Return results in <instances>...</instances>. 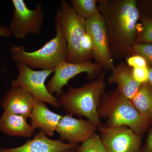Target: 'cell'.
<instances>
[{
  "label": "cell",
  "instance_id": "obj_1",
  "mask_svg": "<svg viewBox=\"0 0 152 152\" xmlns=\"http://www.w3.org/2000/svg\"><path fill=\"white\" fill-rule=\"evenodd\" d=\"M98 7L102 16L113 60L126 59L134 55L140 17L136 0H99Z\"/></svg>",
  "mask_w": 152,
  "mask_h": 152
},
{
  "label": "cell",
  "instance_id": "obj_2",
  "mask_svg": "<svg viewBox=\"0 0 152 152\" xmlns=\"http://www.w3.org/2000/svg\"><path fill=\"white\" fill-rule=\"evenodd\" d=\"M105 70L97 78L80 88L69 87L58 97L64 110L77 116L86 117L99 127L103 125L98 115L102 97L105 93Z\"/></svg>",
  "mask_w": 152,
  "mask_h": 152
},
{
  "label": "cell",
  "instance_id": "obj_3",
  "mask_svg": "<svg viewBox=\"0 0 152 152\" xmlns=\"http://www.w3.org/2000/svg\"><path fill=\"white\" fill-rule=\"evenodd\" d=\"M98 113L101 119L106 120L104 126L112 128L126 126L141 136L152 123L142 116L130 100L122 95L117 88L104 94Z\"/></svg>",
  "mask_w": 152,
  "mask_h": 152
},
{
  "label": "cell",
  "instance_id": "obj_4",
  "mask_svg": "<svg viewBox=\"0 0 152 152\" xmlns=\"http://www.w3.org/2000/svg\"><path fill=\"white\" fill-rule=\"evenodd\" d=\"M55 27L56 35L54 37L35 51H26L24 46H14L10 49L12 60L31 69L40 70H55L60 64L66 61V42L57 14Z\"/></svg>",
  "mask_w": 152,
  "mask_h": 152
},
{
  "label": "cell",
  "instance_id": "obj_5",
  "mask_svg": "<svg viewBox=\"0 0 152 152\" xmlns=\"http://www.w3.org/2000/svg\"><path fill=\"white\" fill-rule=\"evenodd\" d=\"M57 14L66 42V61L70 63L88 61L80 45L82 38L86 32V20L79 16L70 3L65 0L61 1Z\"/></svg>",
  "mask_w": 152,
  "mask_h": 152
},
{
  "label": "cell",
  "instance_id": "obj_6",
  "mask_svg": "<svg viewBox=\"0 0 152 152\" xmlns=\"http://www.w3.org/2000/svg\"><path fill=\"white\" fill-rule=\"evenodd\" d=\"M13 16L9 29L16 39H23L30 34L40 33L45 16L40 2L34 10L28 8L23 0H12Z\"/></svg>",
  "mask_w": 152,
  "mask_h": 152
},
{
  "label": "cell",
  "instance_id": "obj_7",
  "mask_svg": "<svg viewBox=\"0 0 152 152\" xmlns=\"http://www.w3.org/2000/svg\"><path fill=\"white\" fill-rule=\"evenodd\" d=\"M16 66L18 75L12 81L11 86L21 87L38 100L54 107L58 108L61 107L58 98L49 93L45 84L46 80L55 70H34L27 66L18 63H16Z\"/></svg>",
  "mask_w": 152,
  "mask_h": 152
},
{
  "label": "cell",
  "instance_id": "obj_8",
  "mask_svg": "<svg viewBox=\"0 0 152 152\" xmlns=\"http://www.w3.org/2000/svg\"><path fill=\"white\" fill-rule=\"evenodd\" d=\"M102 67L91 61L77 63H70L66 61L60 64L55 69L54 75L46 85L47 88L50 94L56 93L57 97L63 94L62 89L68 85L70 79L83 73L87 74L88 78H94L102 73Z\"/></svg>",
  "mask_w": 152,
  "mask_h": 152
},
{
  "label": "cell",
  "instance_id": "obj_9",
  "mask_svg": "<svg viewBox=\"0 0 152 152\" xmlns=\"http://www.w3.org/2000/svg\"><path fill=\"white\" fill-rule=\"evenodd\" d=\"M99 136L107 152H140L142 136L126 126L98 128Z\"/></svg>",
  "mask_w": 152,
  "mask_h": 152
},
{
  "label": "cell",
  "instance_id": "obj_10",
  "mask_svg": "<svg viewBox=\"0 0 152 152\" xmlns=\"http://www.w3.org/2000/svg\"><path fill=\"white\" fill-rule=\"evenodd\" d=\"M86 31L92 39L93 57L95 63L104 70L112 71L115 66L109 49L102 16L99 13L86 19Z\"/></svg>",
  "mask_w": 152,
  "mask_h": 152
},
{
  "label": "cell",
  "instance_id": "obj_11",
  "mask_svg": "<svg viewBox=\"0 0 152 152\" xmlns=\"http://www.w3.org/2000/svg\"><path fill=\"white\" fill-rule=\"evenodd\" d=\"M98 128L89 120L76 118L67 113L63 116L56 132L63 141L66 140L69 143L79 144L91 137Z\"/></svg>",
  "mask_w": 152,
  "mask_h": 152
},
{
  "label": "cell",
  "instance_id": "obj_12",
  "mask_svg": "<svg viewBox=\"0 0 152 152\" xmlns=\"http://www.w3.org/2000/svg\"><path fill=\"white\" fill-rule=\"evenodd\" d=\"M37 99L24 89L11 86L1 102L4 112L30 118Z\"/></svg>",
  "mask_w": 152,
  "mask_h": 152
},
{
  "label": "cell",
  "instance_id": "obj_13",
  "mask_svg": "<svg viewBox=\"0 0 152 152\" xmlns=\"http://www.w3.org/2000/svg\"><path fill=\"white\" fill-rule=\"evenodd\" d=\"M79 144L66 143L60 139L52 140L40 131L32 140L21 146L12 148H0V152H61L75 149Z\"/></svg>",
  "mask_w": 152,
  "mask_h": 152
},
{
  "label": "cell",
  "instance_id": "obj_14",
  "mask_svg": "<svg viewBox=\"0 0 152 152\" xmlns=\"http://www.w3.org/2000/svg\"><path fill=\"white\" fill-rule=\"evenodd\" d=\"M107 80L109 85L115 84L117 89L125 97L132 100L135 96L141 84L136 81L133 75V68L126 63L121 62L111 71Z\"/></svg>",
  "mask_w": 152,
  "mask_h": 152
},
{
  "label": "cell",
  "instance_id": "obj_15",
  "mask_svg": "<svg viewBox=\"0 0 152 152\" xmlns=\"http://www.w3.org/2000/svg\"><path fill=\"white\" fill-rule=\"evenodd\" d=\"M63 116L52 111L46 103L37 100L29 118L35 129H40L47 136H52Z\"/></svg>",
  "mask_w": 152,
  "mask_h": 152
},
{
  "label": "cell",
  "instance_id": "obj_16",
  "mask_svg": "<svg viewBox=\"0 0 152 152\" xmlns=\"http://www.w3.org/2000/svg\"><path fill=\"white\" fill-rule=\"evenodd\" d=\"M27 119L22 115L4 111L0 118V131L11 137H31L35 129Z\"/></svg>",
  "mask_w": 152,
  "mask_h": 152
},
{
  "label": "cell",
  "instance_id": "obj_17",
  "mask_svg": "<svg viewBox=\"0 0 152 152\" xmlns=\"http://www.w3.org/2000/svg\"><path fill=\"white\" fill-rule=\"evenodd\" d=\"M131 101L142 116L152 121V86L149 81L141 85Z\"/></svg>",
  "mask_w": 152,
  "mask_h": 152
},
{
  "label": "cell",
  "instance_id": "obj_18",
  "mask_svg": "<svg viewBox=\"0 0 152 152\" xmlns=\"http://www.w3.org/2000/svg\"><path fill=\"white\" fill-rule=\"evenodd\" d=\"M99 0H71L70 4L79 16L86 19L99 13Z\"/></svg>",
  "mask_w": 152,
  "mask_h": 152
},
{
  "label": "cell",
  "instance_id": "obj_19",
  "mask_svg": "<svg viewBox=\"0 0 152 152\" xmlns=\"http://www.w3.org/2000/svg\"><path fill=\"white\" fill-rule=\"evenodd\" d=\"M75 152H107L99 136L94 133L91 137L79 145L75 149Z\"/></svg>",
  "mask_w": 152,
  "mask_h": 152
},
{
  "label": "cell",
  "instance_id": "obj_20",
  "mask_svg": "<svg viewBox=\"0 0 152 152\" xmlns=\"http://www.w3.org/2000/svg\"><path fill=\"white\" fill-rule=\"evenodd\" d=\"M142 27L140 30L136 40V44L152 45V18H143L142 20Z\"/></svg>",
  "mask_w": 152,
  "mask_h": 152
},
{
  "label": "cell",
  "instance_id": "obj_21",
  "mask_svg": "<svg viewBox=\"0 0 152 152\" xmlns=\"http://www.w3.org/2000/svg\"><path fill=\"white\" fill-rule=\"evenodd\" d=\"M134 55H140L147 61L149 66L152 68V45L150 44H136L133 46Z\"/></svg>",
  "mask_w": 152,
  "mask_h": 152
},
{
  "label": "cell",
  "instance_id": "obj_22",
  "mask_svg": "<svg viewBox=\"0 0 152 152\" xmlns=\"http://www.w3.org/2000/svg\"><path fill=\"white\" fill-rule=\"evenodd\" d=\"M80 45L86 60L88 61H91L93 58L94 46L91 37L87 31L82 38Z\"/></svg>",
  "mask_w": 152,
  "mask_h": 152
},
{
  "label": "cell",
  "instance_id": "obj_23",
  "mask_svg": "<svg viewBox=\"0 0 152 152\" xmlns=\"http://www.w3.org/2000/svg\"><path fill=\"white\" fill-rule=\"evenodd\" d=\"M133 75L136 81L141 84L148 81V67L133 68Z\"/></svg>",
  "mask_w": 152,
  "mask_h": 152
},
{
  "label": "cell",
  "instance_id": "obj_24",
  "mask_svg": "<svg viewBox=\"0 0 152 152\" xmlns=\"http://www.w3.org/2000/svg\"><path fill=\"white\" fill-rule=\"evenodd\" d=\"M126 64L131 67H147L148 63L143 57L140 55H134L126 59Z\"/></svg>",
  "mask_w": 152,
  "mask_h": 152
},
{
  "label": "cell",
  "instance_id": "obj_25",
  "mask_svg": "<svg viewBox=\"0 0 152 152\" xmlns=\"http://www.w3.org/2000/svg\"><path fill=\"white\" fill-rule=\"evenodd\" d=\"M140 152H152V128L147 136L145 143Z\"/></svg>",
  "mask_w": 152,
  "mask_h": 152
},
{
  "label": "cell",
  "instance_id": "obj_26",
  "mask_svg": "<svg viewBox=\"0 0 152 152\" xmlns=\"http://www.w3.org/2000/svg\"><path fill=\"white\" fill-rule=\"evenodd\" d=\"M12 34L9 28L5 26L0 25V36L3 37H8L12 35Z\"/></svg>",
  "mask_w": 152,
  "mask_h": 152
},
{
  "label": "cell",
  "instance_id": "obj_27",
  "mask_svg": "<svg viewBox=\"0 0 152 152\" xmlns=\"http://www.w3.org/2000/svg\"><path fill=\"white\" fill-rule=\"evenodd\" d=\"M148 81L152 86V68L148 66Z\"/></svg>",
  "mask_w": 152,
  "mask_h": 152
},
{
  "label": "cell",
  "instance_id": "obj_28",
  "mask_svg": "<svg viewBox=\"0 0 152 152\" xmlns=\"http://www.w3.org/2000/svg\"><path fill=\"white\" fill-rule=\"evenodd\" d=\"M61 152H75V149L66 150Z\"/></svg>",
  "mask_w": 152,
  "mask_h": 152
},
{
  "label": "cell",
  "instance_id": "obj_29",
  "mask_svg": "<svg viewBox=\"0 0 152 152\" xmlns=\"http://www.w3.org/2000/svg\"><path fill=\"white\" fill-rule=\"evenodd\" d=\"M0 64H1V60H0Z\"/></svg>",
  "mask_w": 152,
  "mask_h": 152
}]
</instances>
